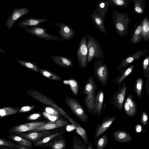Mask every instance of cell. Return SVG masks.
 I'll return each instance as SVG.
<instances>
[{
	"label": "cell",
	"mask_w": 149,
	"mask_h": 149,
	"mask_svg": "<svg viewBox=\"0 0 149 149\" xmlns=\"http://www.w3.org/2000/svg\"><path fill=\"white\" fill-rule=\"evenodd\" d=\"M131 1V0H111V5L112 7H117L120 9L127 8Z\"/></svg>",
	"instance_id": "cell-36"
},
{
	"label": "cell",
	"mask_w": 149,
	"mask_h": 149,
	"mask_svg": "<svg viewBox=\"0 0 149 149\" xmlns=\"http://www.w3.org/2000/svg\"><path fill=\"white\" fill-rule=\"evenodd\" d=\"M29 12V10L27 7L14 8L6 22V24L8 29H11L18 19Z\"/></svg>",
	"instance_id": "cell-10"
},
{
	"label": "cell",
	"mask_w": 149,
	"mask_h": 149,
	"mask_svg": "<svg viewBox=\"0 0 149 149\" xmlns=\"http://www.w3.org/2000/svg\"><path fill=\"white\" fill-rule=\"evenodd\" d=\"M134 3V11L137 14H143L145 13V2L144 0H131Z\"/></svg>",
	"instance_id": "cell-29"
},
{
	"label": "cell",
	"mask_w": 149,
	"mask_h": 149,
	"mask_svg": "<svg viewBox=\"0 0 149 149\" xmlns=\"http://www.w3.org/2000/svg\"><path fill=\"white\" fill-rule=\"evenodd\" d=\"M27 93L29 95L39 102L51 106L57 111L59 113L67 120H69L71 118L64 110L58 106L54 100L38 91L34 89H29L27 91Z\"/></svg>",
	"instance_id": "cell-3"
},
{
	"label": "cell",
	"mask_w": 149,
	"mask_h": 149,
	"mask_svg": "<svg viewBox=\"0 0 149 149\" xmlns=\"http://www.w3.org/2000/svg\"><path fill=\"white\" fill-rule=\"evenodd\" d=\"M87 34L82 38L77 51V56L79 65L82 68H86L87 64Z\"/></svg>",
	"instance_id": "cell-6"
},
{
	"label": "cell",
	"mask_w": 149,
	"mask_h": 149,
	"mask_svg": "<svg viewBox=\"0 0 149 149\" xmlns=\"http://www.w3.org/2000/svg\"></svg>",
	"instance_id": "cell-53"
},
{
	"label": "cell",
	"mask_w": 149,
	"mask_h": 149,
	"mask_svg": "<svg viewBox=\"0 0 149 149\" xmlns=\"http://www.w3.org/2000/svg\"><path fill=\"white\" fill-rule=\"evenodd\" d=\"M135 66V65H131L127 68L122 70L120 72L119 75L113 79L112 82H115L118 86L121 85L126 77L128 76L132 72Z\"/></svg>",
	"instance_id": "cell-24"
},
{
	"label": "cell",
	"mask_w": 149,
	"mask_h": 149,
	"mask_svg": "<svg viewBox=\"0 0 149 149\" xmlns=\"http://www.w3.org/2000/svg\"><path fill=\"white\" fill-rule=\"evenodd\" d=\"M15 149H32L31 148L17 144L16 148Z\"/></svg>",
	"instance_id": "cell-48"
},
{
	"label": "cell",
	"mask_w": 149,
	"mask_h": 149,
	"mask_svg": "<svg viewBox=\"0 0 149 149\" xmlns=\"http://www.w3.org/2000/svg\"><path fill=\"white\" fill-rule=\"evenodd\" d=\"M104 93L102 90L98 91L95 95L94 103V113L95 116L96 115L99 116L101 113L103 105Z\"/></svg>",
	"instance_id": "cell-18"
},
{
	"label": "cell",
	"mask_w": 149,
	"mask_h": 149,
	"mask_svg": "<svg viewBox=\"0 0 149 149\" xmlns=\"http://www.w3.org/2000/svg\"><path fill=\"white\" fill-rule=\"evenodd\" d=\"M141 122L144 125H146L148 122V117L147 114L145 111L142 112L141 117Z\"/></svg>",
	"instance_id": "cell-42"
},
{
	"label": "cell",
	"mask_w": 149,
	"mask_h": 149,
	"mask_svg": "<svg viewBox=\"0 0 149 149\" xmlns=\"http://www.w3.org/2000/svg\"><path fill=\"white\" fill-rule=\"evenodd\" d=\"M141 21L142 39L145 42H147L149 40V19L145 17Z\"/></svg>",
	"instance_id": "cell-27"
},
{
	"label": "cell",
	"mask_w": 149,
	"mask_h": 149,
	"mask_svg": "<svg viewBox=\"0 0 149 149\" xmlns=\"http://www.w3.org/2000/svg\"><path fill=\"white\" fill-rule=\"evenodd\" d=\"M97 88L94 78L91 76L85 85L82 94L84 96H95Z\"/></svg>",
	"instance_id": "cell-20"
},
{
	"label": "cell",
	"mask_w": 149,
	"mask_h": 149,
	"mask_svg": "<svg viewBox=\"0 0 149 149\" xmlns=\"http://www.w3.org/2000/svg\"><path fill=\"white\" fill-rule=\"evenodd\" d=\"M111 0L101 1H99L96 6L95 10L96 12L102 17L105 18L108 8L111 5Z\"/></svg>",
	"instance_id": "cell-25"
},
{
	"label": "cell",
	"mask_w": 149,
	"mask_h": 149,
	"mask_svg": "<svg viewBox=\"0 0 149 149\" xmlns=\"http://www.w3.org/2000/svg\"><path fill=\"white\" fill-rule=\"evenodd\" d=\"M142 68L145 76L147 77L149 76V56H145L143 60Z\"/></svg>",
	"instance_id": "cell-39"
},
{
	"label": "cell",
	"mask_w": 149,
	"mask_h": 149,
	"mask_svg": "<svg viewBox=\"0 0 149 149\" xmlns=\"http://www.w3.org/2000/svg\"><path fill=\"white\" fill-rule=\"evenodd\" d=\"M143 84V80L142 78L140 77L136 79L134 84V91L137 97L139 99H140L141 97Z\"/></svg>",
	"instance_id": "cell-33"
},
{
	"label": "cell",
	"mask_w": 149,
	"mask_h": 149,
	"mask_svg": "<svg viewBox=\"0 0 149 149\" xmlns=\"http://www.w3.org/2000/svg\"><path fill=\"white\" fill-rule=\"evenodd\" d=\"M60 28L58 34L64 40H69L72 39L75 34L74 29L69 25L63 23H58L54 24Z\"/></svg>",
	"instance_id": "cell-16"
},
{
	"label": "cell",
	"mask_w": 149,
	"mask_h": 149,
	"mask_svg": "<svg viewBox=\"0 0 149 149\" xmlns=\"http://www.w3.org/2000/svg\"><path fill=\"white\" fill-rule=\"evenodd\" d=\"M87 149H93L92 143H90L88 141L87 142Z\"/></svg>",
	"instance_id": "cell-50"
},
{
	"label": "cell",
	"mask_w": 149,
	"mask_h": 149,
	"mask_svg": "<svg viewBox=\"0 0 149 149\" xmlns=\"http://www.w3.org/2000/svg\"><path fill=\"white\" fill-rule=\"evenodd\" d=\"M92 21L96 28L102 33L106 34V32L104 25L105 18L97 13L95 10L90 14Z\"/></svg>",
	"instance_id": "cell-19"
},
{
	"label": "cell",
	"mask_w": 149,
	"mask_h": 149,
	"mask_svg": "<svg viewBox=\"0 0 149 149\" xmlns=\"http://www.w3.org/2000/svg\"><path fill=\"white\" fill-rule=\"evenodd\" d=\"M19 109L18 108L6 107L0 109V118L15 114L18 112Z\"/></svg>",
	"instance_id": "cell-31"
},
{
	"label": "cell",
	"mask_w": 149,
	"mask_h": 149,
	"mask_svg": "<svg viewBox=\"0 0 149 149\" xmlns=\"http://www.w3.org/2000/svg\"><path fill=\"white\" fill-rule=\"evenodd\" d=\"M146 78L147 79L145 84V88L146 90V93L148 95H149V76H148Z\"/></svg>",
	"instance_id": "cell-47"
},
{
	"label": "cell",
	"mask_w": 149,
	"mask_h": 149,
	"mask_svg": "<svg viewBox=\"0 0 149 149\" xmlns=\"http://www.w3.org/2000/svg\"><path fill=\"white\" fill-rule=\"evenodd\" d=\"M17 62L21 65L36 72L39 73L38 67L34 63L25 61L19 60Z\"/></svg>",
	"instance_id": "cell-32"
},
{
	"label": "cell",
	"mask_w": 149,
	"mask_h": 149,
	"mask_svg": "<svg viewBox=\"0 0 149 149\" xmlns=\"http://www.w3.org/2000/svg\"><path fill=\"white\" fill-rule=\"evenodd\" d=\"M39 72L43 76L53 81H59L61 79L60 77L46 69L39 68Z\"/></svg>",
	"instance_id": "cell-30"
},
{
	"label": "cell",
	"mask_w": 149,
	"mask_h": 149,
	"mask_svg": "<svg viewBox=\"0 0 149 149\" xmlns=\"http://www.w3.org/2000/svg\"><path fill=\"white\" fill-rule=\"evenodd\" d=\"M52 134L50 130L40 132H29L15 134L33 143L41 140L47 136Z\"/></svg>",
	"instance_id": "cell-11"
},
{
	"label": "cell",
	"mask_w": 149,
	"mask_h": 149,
	"mask_svg": "<svg viewBox=\"0 0 149 149\" xmlns=\"http://www.w3.org/2000/svg\"><path fill=\"white\" fill-rule=\"evenodd\" d=\"M142 126L140 125H138L135 127V129L136 132H139L141 131Z\"/></svg>",
	"instance_id": "cell-49"
},
{
	"label": "cell",
	"mask_w": 149,
	"mask_h": 149,
	"mask_svg": "<svg viewBox=\"0 0 149 149\" xmlns=\"http://www.w3.org/2000/svg\"><path fill=\"white\" fill-rule=\"evenodd\" d=\"M63 84L67 85L70 87L71 91L73 95L77 96L79 89V83L78 81L74 79L63 80Z\"/></svg>",
	"instance_id": "cell-28"
},
{
	"label": "cell",
	"mask_w": 149,
	"mask_h": 149,
	"mask_svg": "<svg viewBox=\"0 0 149 149\" xmlns=\"http://www.w3.org/2000/svg\"><path fill=\"white\" fill-rule=\"evenodd\" d=\"M0 53H6V52L3 49L0 48Z\"/></svg>",
	"instance_id": "cell-51"
},
{
	"label": "cell",
	"mask_w": 149,
	"mask_h": 149,
	"mask_svg": "<svg viewBox=\"0 0 149 149\" xmlns=\"http://www.w3.org/2000/svg\"><path fill=\"white\" fill-rule=\"evenodd\" d=\"M112 12V19L116 31L120 37H124L128 33V25L131 22L128 13H121L114 9Z\"/></svg>",
	"instance_id": "cell-1"
},
{
	"label": "cell",
	"mask_w": 149,
	"mask_h": 149,
	"mask_svg": "<svg viewBox=\"0 0 149 149\" xmlns=\"http://www.w3.org/2000/svg\"><path fill=\"white\" fill-rule=\"evenodd\" d=\"M73 139V144L72 149H87L86 145L84 144L78 137L74 136Z\"/></svg>",
	"instance_id": "cell-37"
},
{
	"label": "cell",
	"mask_w": 149,
	"mask_h": 149,
	"mask_svg": "<svg viewBox=\"0 0 149 149\" xmlns=\"http://www.w3.org/2000/svg\"><path fill=\"white\" fill-rule=\"evenodd\" d=\"M52 61L59 66L64 68H71L73 65L72 60L64 56H50Z\"/></svg>",
	"instance_id": "cell-21"
},
{
	"label": "cell",
	"mask_w": 149,
	"mask_h": 149,
	"mask_svg": "<svg viewBox=\"0 0 149 149\" xmlns=\"http://www.w3.org/2000/svg\"><path fill=\"white\" fill-rule=\"evenodd\" d=\"M87 47V63H90L95 58L96 60L104 58L102 48L96 40L90 35L88 36Z\"/></svg>",
	"instance_id": "cell-2"
},
{
	"label": "cell",
	"mask_w": 149,
	"mask_h": 149,
	"mask_svg": "<svg viewBox=\"0 0 149 149\" xmlns=\"http://www.w3.org/2000/svg\"><path fill=\"white\" fill-rule=\"evenodd\" d=\"M35 107V106H24L19 109L18 112L19 113H23L30 111L33 109Z\"/></svg>",
	"instance_id": "cell-44"
},
{
	"label": "cell",
	"mask_w": 149,
	"mask_h": 149,
	"mask_svg": "<svg viewBox=\"0 0 149 149\" xmlns=\"http://www.w3.org/2000/svg\"><path fill=\"white\" fill-rule=\"evenodd\" d=\"M126 91V86L125 83H123L118 86V89L111 100V103L119 110H120L123 106Z\"/></svg>",
	"instance_id": "cell-8"
},
{
	"label": "cell",
	"mask_w": 149,
	"mask_h": 149,
	"mask_svg": "<svg viewBox=\"0 0 149 149\" xmlns=\"http://www.w3.org/2000/svg\"><path fill=\"white\" fill-rule=\"evenodd\" d=\"M65 102L72 112L83 123L88 121V117L85 110L78 100L70 96H67Z\"/></svg>",
	"instance_id": "cell-4"
},
{
	"label": "cell",
	"mask_w": 149,
	"mask_h": 149,
	"mask_svg": "<svg viewBox=\"0 0 149 149\" xmlns=\"http://www.w3.org/2000/svg\"><path fill=\"white\" fill-rule=\"evenodd\" d=\"M68 123L63 118H61L52 122H48L40 126L31 132H40L50 130L67 125Z\"/></svg>",
	"instance_id": "cell-14"
},
{
	"label": "cell",
	"mask_w": 149,
	"mask_h": 149,
	"mask_svg": "<svg viewBox=\"0 0 149 149\" xmlns=\"http://www.w3.org/2000/svg\"><path fill=\"white\" fill-rule=\"evenodd\" d=\"M124 108L125 113L127 116L130 117H133L136 114L130 108L125 100L124 104Z\"/></svg>",
	"instance_id": "cell-41"
},
{
	"label": "cell",
	"mask_w": 149,
	"mask_h": 149,
	"mask_svg": "<svg viewBox=\"0 0 149 149\" xmlns=\"http://www.w3.org/2000/svg\"><path fill=\"white\" fill-rule=\"evenodd\" d=\"M47 122L39 121L20 124L12 127L9 130L8 132L10 134H15L28 131L31 132L37 127L43 125Z\"/></svg>",
	"instance_id": "cell-9"
},
{
	"label": "cell",
	"mask_w": 149,
	"mask_h": 149,
	"mask_svg": "<svg viewBox=\"0 0 149 149\" xmlns=\"http://www.w3.org/2000/svg\"><path fill=\"white\" fill-rule=\"evenodd\" d=\"M41 116L39 113H34L31 114L26 117V118L29 120H34L37 119Z\"/></svg>",
	"instance_id": "cell-45"
},
{
	"label": "cell",
	"mask_w": 149,
	"mask_h": 149,
	"mask_svg": "<svg viewBox=\"0 0 149 149\" xmlns=\"http://www.w3.org/2000/svg\"><path fill=\"white\" fill-rule=\"evenodd\" d=\"M110 149H113V148L111 147Z\"/></svg>",
	"instance_id": "cell-52"
},
{
	"label": "cell",
	"mask_w": 149,
	"mask_h": 149,
	"mask_svg": "<svg viewBox=\"0 0 149 149\" xmlns=\"http://www.w3.org/2000/svg\"><path fill=\"white\" fill-rule=\"evenodd\" d=\"M116 118L115 116H106L96 128L94 138L97 140L109 127Z\"/></svg>",
	"instance_id": "cell-15"
},
{
	"label": "cell",
	"mask_w": 149,
	"mask_h": 149,
	"mask_svg": "<svg viewBox=\"0 0 149 149\" xmlns=\"http://www.w3.org/2000/svg\"><path fill=\"white\" fill-rule=\"evenodd\" d=\"M44 115L49 119L51 120H56L58 118L57 115H49L44 112L43 113Z\"/></svg>",
	"instance_id": "cell-46"
},
{
	"label": "cell",
	"mask_w": 149,
	"mask_h": 149,
	"mask_svg": "<svg viewBox=\"0 0 149 149\" xmlns=\"http://www.w3.org/2000/svg\"><path fill=\"white\" fill-rule=\"evenodd\" d=\"M66 145V140L62 137L53 142L49 147L51 149H65Z\"/></svg>",
	"instance_id": "cell-34"
},
{
	"label": "cell",
	"mask_w": 149,
	"mask_h": 149,
	"mask_svg": "<svg viewBox=\"0 0 149 149\" xmlns=\"http://www.w3.org/2000/svg\"><path fill=\"white\" fill-rule=\"evenodd\" d=\"M47 19H40L29 17L22 21L18 24V27L25 29L27 26H39L41 23L47 22Z\"/></svg>",
	"instance_id": "cell-17"
},
{
	"label": "cell",
	"mask_w": 149,
	"mask_h": 149,
	"mask_svg": "<svg viewBox=\"0 0 149 149\" xmlns=\"http://www.w3.org/2000/svg\"><path fill=\"white\" fill-rule=\"evenodd\" d=\"M133 98L132 94L130 93L127 96L125 100L131 109L136 114L137 112V107L136 104Z\"/></svg>",
	"instance_id": "cell-38"
},
{
	"label": "cell",
	"mask_w": 149,
	"mask_h": 149,
	"mask_svg": "<svg viewBox=\"0 0 149 149\" xmlns=\"http://www.w3.org/2000/svg\"><path fill=\"white\" fill-rule=\"evenodd\" d=\"M65 132V131L64 130L51 134L41 140L33 143V144L37 147H49L50 144L54 141L61 138L62 135Z\"/></svg>",
	"instance_id": "cell-13"
},
{
	"label": "cell",
	"mask_w": 149,
	"mask_h": 149,
	"mask_svg": "<svg viewBox=\"0 0 149 149\" xmlns=\"http://www.w3.org/2000/svg\"><path fill=\"white\" fill-rule=\"evenodd\" d=\"M26 31L34 36L45 40L51 41H61L64 40L61 37L54 36L46 32L47 29L39 26L26 27Z\"/></svg>",
	"instance_id": "cell-7"
},
{
	"label": "cell",
	"mask_w": 149,
	"mask_h": 149,
	"mask_svg": "<svg viewBox=\"0 0 149 149\" xmlns=\"http://www.w3.org/2000/svg\"><path fill=\"white\" fill-rule=\"evenodd\" d=\"M45 112L49 115L57 116L59 115V113L57 111L50 107H46L45 108Z\"/></svg>",
	"instance_id": "cell-43"
},
{
	"label": "cell",
	"mask_w": 149,
	"mask_h": 149,
	"mask_svg": "<svg viewBox=\"0 0 149 149\" xmlns=\"http://www.w3.org/2000/svg\"><path fill=\"white\" fill-rule=\"evenodd\" d=\"M149 52V51L147 49L139 50L134 53L127 56L122 60L117 68V70L119 71L125 68L133 62L148 54Z\"/></svg>",
	"instance_id": "cell-12"
},
{
	"label": "cell",
	"mask_w": 149,
	"mask_h": 149,
	"mask_svg": "<svg viewBox=\"0 0 149 149\" xmlns=\"http://www.w3.org/2000/svg\"><path fill=\"white\" fill-rule=\"evenodd\" d=\"M142 22L137 23L134 26L130 38V42L134 45L140 42L142 39Z\"/></svg>",
	"instance_id": "cell-22"
},
{
	"label": "cell",
	"mask_w": 149,
	"mask_h": 149,
	"mask_svg": "<svg viewBox=\"0 0 149 149\" xmlns=\"http://www.w3.org/2000/svg\"><path fill=\"white\" fill-rule=\"evenodd\" d=\"M95 141L97 149H103L106 146L108 141L107 134H104L102 137L95 140Z\"/></svg>",
	"instance_id": "cell-35"
},
{
	"label": "cell",
	"mask_w": 149,
	"mask_h": 149,
	"mask_svg": "<svg viewBox=\"0 0 149 149\" xmlns=\"http://www.w3.org/2000/svg\"><path fill=\"white\" fill-rule=\"evenodd\" d=\"M93 66L95 78L102 86H105L107 83L109 76L106 63L102 60H99L95 61Z\"/></svg>",
	"instance_id": "cell-5"
},
{
	"label": "cell",
	"mask_w": 149,
	"mask_h": 149,
	"mask_svg": "<svg viewBox=\"0 0 149 149\" xmlns=\"http://www.w3.org/2000/svg\"><path fill=\"white\" fill-rule=\"evenodd\" d=\"M8 137V138L17 144L31 148L34 147L32 145V143L18 135L10 134Z\"/></svg>",
	"instance_id": "cell-26"
},
{
	"label": "cell",
	"mask_w": 149,
	"mask_h": 149,
	"mask_svg": "<svg viewBox=\"0 0 149 149\" xmlns=\"http://www.w3.org/2000/svg\"><path fill=\"white\" fill-rule=\"evenodd\" d=\"M113 136L116 141L121 143L128 142L133 140L130 134L124 130H119L114 131Z\"/></svg>",
	"instance_id": "cell-23"
},
{
	"label": "cell",
	"mask_w": 149,
	"mask_h": 149,
	"mask_svg": "<svg viewBox=\"0 0 149 149\" xmlns=\"http://www.w3.org/2000/svg\"><path fill=\"white\" fill-rule=\"evenodd\" d=\"M17 146V144H15L10 141L0 137V147L8 146L15 149Z\"/></svg>",
	"instance_id": "cell-40"
}]
</instances>
